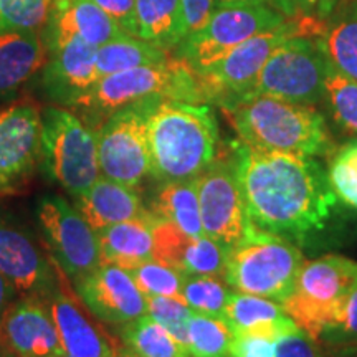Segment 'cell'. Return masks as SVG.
I'll list each match as a JSON object with an SVG mask.
<instances>
[{
  "mask_svg": "<svg viewBox=\"0 0 357 357\" xmlns=\"http://www.w3.org/2000/svg\"><path fill=\"white\" fill-rule=\"evenodd\" d=\"M192 311L185 301L169 296H147V314L159 324H162L174 337L187 347L189 336L187 328Z\"/></svg>",
  "mask_w": 357,
  "mask_h": 357,
  "instance_id": "8d00e7d4",
  "label": "cell"
},
{
  "mask_svg": "<svg viewBox=\"0 0 357 357\" xmlns=\"http://www.w3.org/2000/svg\"><path fill=\"white\" fill-rule=\"evenodd\" d=\"M73 199L75 207L96 234L147 212L136 189L106 177H100L86 192Z\"/></svg>",
  "mask_w": 357,
  "mask_h": 357,
  "instance_id": "603a6c76",
  "label": "cell"
},
{
  "mask_svg": "<svg viewBox=\"0 0 357 357\" xmlns=\"http://www.w3.org/2000/svg\"><path fill=\"white\" fill-rule=\"evenodd\" d=\"M155 98L109 114L96 129L101 176L136 189L151 169L147 114Z\"/></svg>",
  "mask_w": 357,
  "mask_h": 357,
  "instance_id": "8fae6325",
  "label": "cell"
},
{
  "mask_svg": "<svg viewBox=\"0 0 357 357\" xmlns=\"http://www.w3.org/2000/svg\"><path fill=\"white\" fill-rule=\"evenodd\" d=\"M114 357H129V356L126 354V352H124V349H123V347H121V351H119L118 354H116Z\"/></svg>",
  "mask_w": 357,
  "mask_h": 357,
  "instance_id": "7dc6e473",
  "label": "cell"
},
{
  "mask_svg": "<svg viewBox=\"0 0 357 357\" xmlns=\"http://www.w3.org/2000/svg\"><path fill=\"white\" fill-rule=\"evenodd\" d=\"M42 162L56 184L78 197L100 178L98 136L77 114L60 106L42 111Z\"/></svg>",
  "mask_w": 357,
  "mask_h": 357,
  "instance_id": "52a82bcc",
  "label": "cell"
},
{
  "mask_svg": "<svg viewBox=\"0 0 357 357\" xmlns=\"http://www.w3.org/2000/svg\"><path fill=\"white\" fill-rule=\"evenodd\" d=\"M328 65L318 40L289 37L271 53L247 96L265 95L298 105H318L324 100Z\"/></svg>",
  "mask_w": 357,
  "mask_h": 357,
  "instance_id": "9c48e42d",
  "label": "cell"
},
{
  "mask_svg": "<svg viewBox=\"0 0 357 357\" xmlns=\"http://www.w3.org/2000/svg\"><path fill=\"white\" fill-rule=\"evenodd\" d=\"M37 220L56 266L75 284L101 265L96 231L68 200L45 195L40 199Z\"/></svg>",
  "mask_w": 357,
  "mask_h": 357,
  "instance_id": "7c38bea8",
  "label": "cell"
},
{
  "mask_svg": "<svg viewBox=\"0 0 357 357\" xmlns=\"http://www.w3.org/2000/svg\"><path fill=\"white\" fill-rule=\"evenodd\" d=\"M268 0H215L217 7H231V6H260Z\"/></svg>",
  "mask_w": 357,
  "mask_h": 357,
  "instance_id": "bcb514c9",
  "label": "cell"
},
{
  "mask_svg": "<svg viewBox=\"0 0 357 357\" xmlns=\"http://www.w3.org/2000/svg\"><path fill=\"white\" fill-rule=\"evenodd\" d=\"M43 30L47 52L66 40L78 37L93 47L129 35L93 0H53Z\"/></svg>",
  "mask_w": 357,
  "mask_h": 357,
  "instance_id": "44dd1931",
  "label": "cell"
},
{
  "mask_svg": "<svg viewBox=\"0 0 357 357\" xmlns=\"http://www.w3.org/2000/svg\"><path fill=\"white\" fill-rule=\"evenodd\" d=\"M326 334H334L341 341H357V288L347 298L336 326Z\"/></svg>",
  "mask_w": 357,
  "mask_h": 357,
  "instance_id": "b9f144b4",
  "label": "cell"
},
{
  "mask_svg": "<svg viewBox=\"0 0 357 357\" xmlns=\"http://www.w3.org/2000/svg\"><path fill=\"white\" fill-rule=\"evenodd\" d=\"M158 217L147 211L144 215L116 223L98 231L101 263L131 270L142 261L154 260V223Z\"/></svg>",
  "mask_w": 357,
  "mask_h": 357,
  "instance_id": "d4e9b609",
  "label": "cell"
},
{
  "mask_svg": "<svg viewBox=\"0 0 357 357\" xmlns=\"http://www.w3.org/2000/svg\"><path fill=\"white\" fill-rule=\"evenodd\" d=\"M318 40L334 68L357 82V0L339 7L328 17Z\"/></svg>",
  "mask_w": 357,
  "mask_h": 357,
  "instance_id": "484cf974",
  "label": "cell"
},
{
  "mask_svg": "<svg viewBox=\"0 0 357 357\" xmlns=\"http://www.w3.org/2000/svg\"><path fill=\"white\" fill-rule=\"evenodd\" d=\"M190 357H230L234 334L222 318L192 312L187 328Z\"/></svg>",
  "mask_w": 357,
  "mask_h": 357,
  "instance_id": "4dcf8cb0",
  "label": "cell"
},
{
  "mask_svg": "<svg viewBox=\"0 0 357 357\" xmlns=\"http://www.w3.org/2000/svg\"><path fill=\"white\" fill-rule=\"evenodd\" d=\"M124 32L136 37V0H93Z\"/></svg>",
  "mask_w": 357,
  "mask_h": 357,
  "instance_id": "ab89813d",
  "label": "cell"
},
{
  "mask_svg": "<svg viewBox=\"0 0 357 357\" xmlns=\"http://www.w3.org/2000/svg\"><path fill=\"white\" fill-rule=\"evenodd\" d=\"M270 3L284 19H296L316 10L318 0H270Z\"/></svg>",
  "mask_w": 357,
  "mask_h": 357,
  "instance_id": "7bdbcfd3",
  "label": "cell"
},
{
  "mask_svg": "<svg viewBox=\"0 0 357 357\" xmlns=\"http://www.w3.org/2000/svg\"><path fill=\"white\" fill-rule=\"evenodd\" d=\"M275 344L265 337L238 336L231 341L230 357H275Z\"/></svg>",
  "mask_w": 357,
  "mask_h": 357,
  "instance_id": "60d3db41",
  "label": "cell"
},
{
  "mask_svg": "<svg viewBox=\"0 0 357 357\" xmlns=\"http://www.w3.org/2000/svg\"><path fill=\"white\" fill-rule=\"evenodd\" d=\"M328 177L336 197L357 208V141L341 147L334 155Z\"/></svg>",
  "mask_w": 357,
  "mask_h": 357,
  "instance_id": "d590c367",
  "label": "cell"
},
{
  "mask_svg": "<svg viewBox=\"0 0 357 357\" xmlns=\"http://www.w3.org/2000/svg\"><path fill=\"white\" fill-rule=\"evenodd\" d=\"M151 212L192 236L205 235L195 178L162 182L151 202Z\"/></svg>",
  "mask_w": 357,
  "mask_h": 357,
  "instance_id": "83f0119b",
  "label": "cell"
},
{
  "mask_svg": "<svg viewBox=\"0 0 357 357\" xmlns=\"http://www.w3.org/2000/svg\"><path fill=\"white\" fill-rule=\"evenodd\" d=\"M185 37L199 32L215 10V0H181Z\"/></svg>",
  "mask_w": 357,
  "mask_h": 357,
  "instance_id": "74e56055",
  "label": "cell"
},
{
  "mask_svg": "<svg viewBox=\"0 0 357 357\" xmlns=\"http://www.w3.org/2000/svg\"><path fill=\"white\" fill-rule=\"evenodd\" d=\"M222 108L243 144L255 151L312 158L329 147L323 114L310 105L260 95Z\"/></svg>",
  "mask_w": 357,
  "mask_h": 357,
  "instance_id": "3957f363",
  "label": "cell"
},
{
  "mask_svg": "<svg viewBox=\"0 0 357 357\" xmlns=\"http://www.w3.org/2000/svg\"><path fill=\"white\" fill-rule=\"evenodd\" d=\"M324 100L328 101L334 121L346 132L357 136V82L337 71L331 63L326 71Z\"/></svg>",
  "mask_w": 357,
  "mask_h": 357,
  "instance_id": "1f68e13d",
  "label": "cell"
},
{
  "mask_svg": "<svg viewBox=\"0 0 357 357\" xmlns=\"http://www.w3.org/2000/svg\"><path fill=\"white\" fill-rule=\"evenodd\" d=\"M42 162V111L32 101L0 109V197L22 189Z\"/></svg>",
  "mask_w": 357,
  "mask_h": 357,
  "instance_id": "5bb4252c",
  "label": "cell"
},
{
  "mask_svg": "<svg viewBox=\"0 0 357 357\" xmlns=\"http://www.w3.org/2000/svg\"><path fill=\"white\" fill-rule=\"evenodd\" d=\"M357 288V263L326 255L303 263L283 310L301 331L318 339L336 326L347 298Z\"/></svg>",
  "mask_w": 357,
  "mask_h": 357,
  "instance_id": "8992f818",
  "label": "cell"
},
{
  "mask_svg": "<svg viewBox=\"0 0 357 357\" xmlns=\"http://www.w3.org/2000/svg\"><path fill=\"white\" fill-rule=\"evenodd\" d=\"M229 250L211 236H192L174 223L158 218L154 223V260L187 276H225Z\"/></svg>",
  "mask_w": 357,
  "mask_h": 357,
  "instance_id": "d6986e66",
  "label": "cell"
},
{
  "mask_svg": "<svg viewBox=\"0 0 357 357\" xmlns=\"http://www.w3.org/2000/svg\"><path fill=\"white\" fill-rule=\"evenodd\" d=\"M231 291L217 276H185L182 284V300L192 311L223 319Z\"/></svg>",
  "mask_w": 357,
  "mask_h": 357,
  "instance_id": "d6a6232c",
  "label": "cell"
},
{
  "mask_svg": "<svg viewBox=\"0 0 357 357\" xmlns=\"http://www.w3.org/2000/svg\"><path fill=\"white\" fill-rule=\"evenodd\" d=\"M128 271L146 296H169L182 300V284L187 275L181 273L176 268L158 260H147Z\"/></svg>",
  "mask_w": 357,
  "mask_h": 357,
  "instance_id": "836d02e7",
  "label": "cell"
},
{
  "mask_svg": "<svg viewBox=\"0 0 357 357\" xmlns=\"http://www.w3.org/2000/svg\"><path fill=\"white\" fill-rule=\"evenodd\" d=\"M0 275L17 294L48 300L60 287L50 260L33 236L0 213Z\"/></svg>",
  "mask_w": 357,
  "mask_h": 357,
  "instance_id": "9a60e30c",
  "label": "cell"
},
{
  "mask_svg": "<svg viewBox=\"0 0 357 357\" xmlns=\"http://www.w3.org/2000/svg\"><path fill=\"white\" fill-rule=\"evenodd\" d=\"M149 98L204 102L195 71L181 58L169 56L162 63L137 66L102 77L77 109L98 121H105L114 111Z\"/></svg>",
  "mask_w": 357,
  "mask_h": 357,
  "instance_id": "5b68a950",
  "label": "cell"
},
{
  "mask_svg": "<svg viewBox=\"0 0 357 357\" xmlns=\"http://www.w3.org/2000/svg\"><path fill=\"white\" fill-rule=\"evenodd\" d=\"M121 341L129 357H190L189 349L149 314L123 326Z\"/></svg>",
  "mask_w": 357,
  "mask_h": 357,
  "instance_id": "f1b7e54d",
  "label": "cell"
},
{
  "mask_svg": "<svg viewBox=\"0 0 357 357\" xmlns=\"http://www.w3.org/2000/svg\"><path fill=\"white\" fill-rule=\"evenodd\" d=\"M65 357H114L121 351L118 342L95 321V316L61 288L48 298Z\"/></svg>",
  "mask_w": 357,
  "mask_h": 357,
  "instance_id": "ffe728a7",
  "label": "cell"
},
{
  "mask_svg": "<svg viewBox=\"0 0 357 357\" xmlns=\"http://www.w3.org/2000/svg\"><path fill=\"white\" fill-rule=\"evenodd\" d=\"M275 357H318V352L312 339L305 331L296 329L276 341Z\"/></svg>",
  "mask_w": 357,
  "mask_h": 357,
  "instance_id": "f35d334b",
  "label": "cell"
},
{
  "mask_svg": "<svg viewBox=\"0 0 357 357\" xmlns=\"http://www.w3.org/2000/svg\"><path fill=\"white\" fill-rule=\"evenodd\" d=\"M136 37L160 50H176L185 38L181 0H136Z\"/></svg>",
  "mask_w": 357,
  "mask_h": 357,
  "instance_id": "4316f807",
  "label": "cell"
},
{
  "mask_svg": "<svg viewBox=\"0 0 357 357\" xmlns=\"http://www.w3.org/2000/svg\"><path fill=\"white\" fill-rule=\"evenodd\" d=\"M223 321L234 337L255 336L273 342L300 329L280 303L238 291L230 294L223 311Z\"/></svg>",
  "mask_w": 357,
  "mask_h": 357,
  "instance_id": "7402d4cb",
  "label": "cell"
},
{
  "mask_svg": "<svg viewBox=\"0 0 357 357\" xmlns=\"http://www.w3.org/2000/svg\"><path fill=\"white\" fill-rule=\"evenodd\" d=\"M238 178L250 220L257 229L283 238L303 240L324 229L336 205L328 174L312 158L235 149Z\"/></svg>",
  "mask_w": 357,
  "mask_h": 357,
  "instance_id": "6da1fadb",
  "label": "cell"
},
{
  "mask_svg": "<svg viewBox=\"0 0 357 357\" xmlns=\"http://www.w3.org/2000/svg\"><path fill=\"white\" fill-rule=\"evenodd\" d=\"M15 294L17 291L10 287V283L0 275V326H2V321L6 318L8 307L15 301Z\"/></svg>",
  "mask_w": 357,
  "mask_h": 357,
  "instance_id": "ee69618b",
  "label": "cell"
},
{
  "mask_svg": "<svg viewBox=\"0 0 357 357\" xmlns=\"http://www.w3.org/2000/svg\"><path fill=\"white\" fill-rule=\"evenodd\" d=\"M82 305L100 323L126 326L147 314V296L141 293L128 270L101 263L77 283Z\"/></svg>",
  "mask_w": 357,
  "mask_h": 357,
  "instance_id": "2e32d148",
  "label": "cell"
},
{
  "mask_svg": "<svg viewBox=\"0 0 357 357\" xmlns=\"http://www.w3.org/2000/svg\"><path fill=\"white\" fill-rule=\"evenodd\" d=\"M0 341L15 357H65L48 301L22 296L0 326Z\"/></svg>",
  "mask_w": 357,
  "mask_h": 357,
  "instance_id": "ac0fdd59",
  "label": "cell"
},
{
  "mask_svg": "<svg viewBox=\"0 0 357 357\" xmlns=\"http://www.w3.org/2000/svg\"><path fill=\"white\" fill-rule=\"evenodd\" d=\"M147 144L155 181L199 177L217 155L215 114L207 102L155 98L147 114Z\"/></svg>",
  "mask_w": 357,
  "mask_h": 357,
  "instance_id": "7a4b0ae2",
  "label": "cell"
},
{
  "mask_svg": "<svg viewBox=\"0 0 357 357\" xmlns=\"http://www.w3.org/2000/svg\"><path fill=\"white\" fill-rule=\"evenodd\" d=\"M167 58V52L160 50L155 45L132 35H123L98 47L96 68L101 79L108 75L137 68V66L162 63Z\"/></svg>",
  "mask_w": 357,
  "mask_h": 357,
  "instance_id": "f546056e",
  "label": "cell"
},
{
  "mask_svg": "<svg viewBox=\"0 0 357 357\" xmlns=\"http://www.w3.org/2000/svg\"><path fill=\"white\" fill-rule=\"evenodd\" d=\"M48 52L37 32L0 33V105L25 86L43 68Z\"/></svg>",
  "mask_w": 357,
  "mask_h": 357,
  "instance_id": "cb8c5ba5",
  "label": "cell"
},
{
  "mask_svg": "<svg viewBox=\"0 0 357 357\" xmlns=\"http://www.w3.org/2000/svg\"><path fill=\"white\" fill-rule=\"evenodd\" d=\"M303 263V253L287 238L252 225L242 242L229 250L223 278L235 291L281 305L293 293Z\"/></svg>",
  "mask_w": 357,
  "mask_h": 357,
  "instance_id": "277c9868",
  "label": "cell"
},
{
  "mask_svg": "<svg viewBox=\"0 0 357 357\" xmlns=\"http://www.w3.org/2000/svg\"><path fill=\"white\" fill-rule=\"evenodd\" d=\"M96 50L73 37L48 50L43 65L42 86L47 96L56 105L77 108L100 82L96 68Z\"/></svg>",
  "mask_w": 357,
  "mask_h": 357,
  "instance_id": "e0dca14e",
  "label": "cell"
},
{
  "mask_svg": "<svg viewBox=\"0 0 357 357\" xmlns=\"http://www.w3.org/2000/svg\"><path fill=\"white\" fill-rule=\"evenodd\" d=\"M53 0H0V33L35 32L47 22Z\"/></svg>",
  "mask_w": 357,
  "mask_h": 357,
  "instance_id": "e575fe53",
  "label": "cell"
},
{
  "mask_svg": "<svg viewBox=\"0 0 357 357\" xmlns=\"http://www.w3.org/2000/svg\"><path fill=\"white\" fill-rule=\"evenodd\" d=\"M351 2H354V0H318V6H316V12L318 13H316V15H318L319 19L326 20L334 10H337L339 7Z\"/></svg>",
  "mask_w": 357,
  "mask_h": 357,
  "instance_id": "f6af8a7d",
  "label": "cell"
},
{
  "mask_svg": "<svg viewBox=\"0 0 357 357\" xmlns=\"http://www.w3.org/2000/svg\"><path fill=\"white\" fill-rule=\"evenodd\" d=\"M284 22L287 19L278 10L265 3L217 7L199 32L178 43L176 56L200 75L248 38L283 25Z\"/></svg>",
  "mask_w": 357,
  "mask_h": 357,
  "instance_id": "30bf717a",
  "label": "cell"
},
{
  "mask_svg": "<svg viewBox=\"0 0 357 357\" xmlns=\"http://www.w3.org/2000/svg\"><path fill=\"white\" fill-rule=\"evenodd\" d=\"M319 22V17L310 19V15L287 19L283 25L265 30L238 45L212 68L200 75L195 73L202 89L204 102H217L218 106H225L247 96L276 47L296 35L318 37Z\"/></svg>",
  "mask_w": 357,
  "mask_h": 357,
  "instance_id": "ba28073f",
  "label": "cell"
},
{
  "mask_svg": "<svg viewBox=\"0 0 357 357\" xmlns=\"http://www.w3.org/2000/svg\"><path fill=\"white\" fill-rule=\"evenodd\" d=\"M204 234L231 250L252 229L234 159L213 160L195 177Z\"/></svg>",
  "mask_w": 357,
  "mask_h": 357,
  "instance_id": "4fadbf2b",
  "label": "cell"
}]
</instances>
